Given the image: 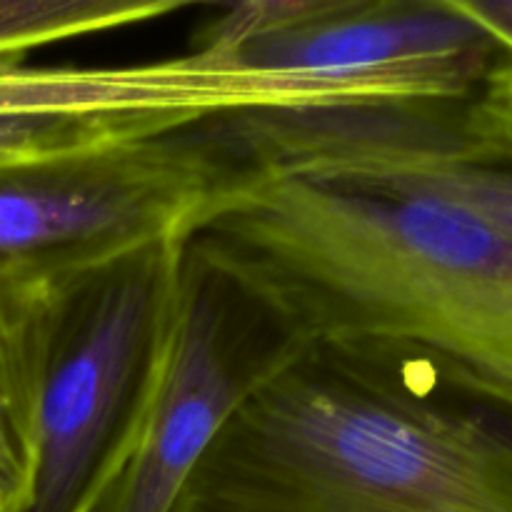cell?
<instances>
[{"instance_id": "1", "label": "cell", "mask_w": 512, "mask_h": 512, "mask_svg": "<svg viewBox=\"0 0 512 512\" xmlns=\"http://www.w3.org/2000/svg\"><path fill=\"white\" fill-rule=\"evenodd\" d=\"M170 512H512V415L418 363L273 343Z\"/></svg>"}, {"instance_id": "2", "label": "cell", "mask_w": 512, "mask_h": 512, "mask_svg": "<svg viewBox=\"0 0 512 512\" xmlns=\"http://www.w3.org/2000/svg\"><path fill=\"white\" fill-rule=\"evenodd\" d=\"M185 240L85 280L43 325L30 390L23 512H93Z\"/></svg>"}, {"instance_id": "3", "label": "cell", "mask_w": 512, "mask_h": 512, "mask_svg": "<svg viewBox=\"0 0 512 512\" xmlns=\"http://www.w3.org/2000/svg\"><path fill=\"white\" fill-rule=\"evenodd\" d=\"M248 160L220 120L88 163L0 175V263L100 273L188 240Z\"/></svg>"}, {"instance_id": "4", "label": "cell", "mask_w": 512, "mask_h": 512, "mask_svg": "<svg viewBox=\"0 0 512 512\" xmlns=\"http://www.w3.org/2000/svg\"><path fill=\"white\" fill-rule=\"evenodd\" d=\"M228 305L183 245L93 512H170L178 503L263 355L238 358Z\"/></svg>"}, {"instance_id": "5", "label": "cell", "mask_w": 512, "mask_h": 512, "mask_svg": "<svg viewBox=\"0 0 512 512\" xmlns=\"http://www.w3.org/2000/svg\"><path fill=\"white\" fill-rule=\"evenodd\" d=\"M273 70L365 75L440 70L485 83L505 50L443 0H365L353 8L270 30L235 45Z\"/></svg>"}, {"instance_id": "6", "label": "cell", "mask_w": 512, "mask_h": 512, "mask_svg": "<svg viewBox=\"0 0 512 512\" xmlns=\"http://www.w3.org/2000/svg\"><path fill=\"white\" fill-rule=\"evenodd\" d=\"M285 165L363 188L430 195L512 240V165L470 158L453 120H373L330 130L300 145Z\"/></svg>"}, {"instance_id": "7", "label": "cell", "mask_w": 512, "mask_h": 512, "mask_svg": "<svg viewBox=\"0 0 512 512\" xmlns=\"http://www.w3.org/2000/svg\"><path fill=\"white\" fill-rule=\"evenodd\" d=\"M238 80L213 50L120 65H28L0 58V115H150L198 125L228 113Z\"/></svg>"}, {"instance_id": "8", "label": "cell", "mask_w": 512, "mask_h": 512, "mask_svg": "<svg viewBox=\"0 0 512 512\" xmlns=\"http://www.w3.org/2000/svg\"><path fill=\"white\" fill-rule=\"evenodd\" d=\"M190 128L150 115H0V175L88 163Z\"/></svg>"}, {"instance_id": "9", "label": "cell", "mask_w": 512, "mask_h": 512, "mask_svg": "<svg viewBox=\"0 0 512 512\" xmlns=\"http://www.w3.org/2000/svg\"><path fill=\"white\" fill-rule=\"evenodd\" d=\"M213 0H0V58L60 40L118 30Z\"/></svg>"}, {"instance_id": "10", "label": "cell", "mask_w": 512, "mask_h": 512, "mask_svg": "<svg viewBox=\"0 0 512 512\" xmlns=\"http://www.w3.org/2000/svg\"><path fill=\"white\" fill-rule=\"evenodd\" d=\"M365 0H213L218 18L200 33L198 45L235 48L255 35L308 23Z\"/></svg>"}, {"instance_id": "11", "label": "cell", "mask_w": 512, "mask_h": 512, "mask_svg": "<svg viewBox=\"0 0 512 512\" xmlns=\"http://www.w3.org/2000/svg\"><path fill=\"white\" fill-rule=\"evenodd\" d=\"M465 133L483 160L512 165V55H505L465 105Z\"/></svg>"}, {"instance_id": "12", "label": "cell", "mask_w": 512, "mask_h": 512, "mask_svg": "<svg viewBox=\"0 0 512 512\" xmlns=\"http://www.w3.org/2000/svg\"><path fill=\"white\" fill-rule=\"evenodd\" d=\"M485 30L512 55V0H443Z\"/></svg>"}]
</instances>
